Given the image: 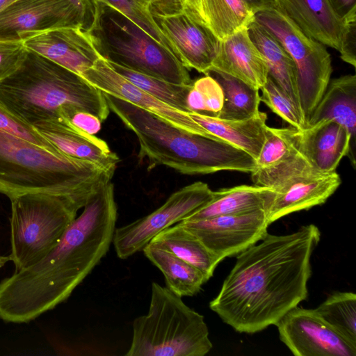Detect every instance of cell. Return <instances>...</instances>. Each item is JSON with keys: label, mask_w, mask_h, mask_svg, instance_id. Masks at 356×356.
<instances>
[{"label": "cell", "mask_w": 356, "mask_h": 356, "mask_svg": "<svg viewBox=\"0 0 356 356\" xmlns=\"http://www.w3.org/2000/svg\"><path fill=\"white\" fill-rule=\"evenodd\" d=\"M320 238L313 224L286 235L267 233L237 254L210 309L238 332L275 325L307 298L311 257Z\"/></svg>", "instance_id": "cell-1"}, {"label": "cell", "mask_w": 356, "mask_h": 356, "mask_svg": "<svg viewBox=\"0 0 356 356\" xmlns=\"http://www.w3.org/2000/svg\"><path fill=\"white\" fill-rule=\"evenodd\" d=\"M58 245L42 260L0 282V319L29 323L65 301L108 252L118 216L114 186L88 199Z\"/></svg>", "instance_id": "cell-2"}, {"label": "cell", "mask_w": 356, "mask_h": 356, "mask_svg": "<svg viewBox=\"0 0 356 356\" xmlns=\"http://www.w3.org/2000/svg\"><path fill=\"white\" fill-rule=\"evenodd\" d=\"M104 95L110 111L137 137L138 158L147 160L148 170L163 165L195 175L223 170L251 173L256 169L255 159L242 149L179 129L129 102Z\"/></svg>", "instance_id": "cell-3"}, {"label": "cell", "mask_w": 356, "mask_h": 356, "mask_svg": "<svg viewBox=\"0 0 356 356\" xmlns=\"http://www.w3.org/2000/svg\"><path fill=\"white\" fill-rule=\"evenodd\" d=\"M0 105L31 125L60 118L73 107L104 121L110 109L104 93L81 75L28 50L21 65L0 81Z\"/></svg>", "instance_id": "cell-4"}, {"label": "cell", "mask_w": 356, "mask_h": 356, "mask_svg": "<svg viewBox=\"0 0 356 356\" xmlns=\"http://www.w3.org/2000/svg\"><path fill=\"white\" fill-rule=\"evenodd\" d=\"M114 173L0 131V193L9 199L25 193H47L70 198L83 208Z\"/></svg>", "instance_id": "cell-5"}, {"label": "cell", "mask_w": 356, "mask_h": 356, "mask_svg": "<svg viewBox=\"0 0 356 356\" xmlns=\"http://www.w3.org/2000/svg\"><path fill=\"white\" fill-rule=\"evenodd\" d=\"M95 3V19L86 33L100 58L172 83H193L188 70L167 47L120 11Z\"/></svg>", "instance_id": "cell-6"}, {"label": "cell", "mask_w": 356, "mask_h": 356, "mask_svg": "<svg viewBox=\"0 0 356 356\" xmlns=\"http://www.w3.org/2000/svg\"><path fill=\"white\" fill-rule=\"evenodd\" d=\"M212 348L204 316L152 282L147 314L133 322L127 356H204Z\"/></svg>", "instance_id": "cell-7"}, {"label": "cell", "mask_w": 356, "mask_h": 356, "mask_svg": "<svg viewBox=\"0 0 356 356\" xmlns=\"http://www.w3.org/2000/svg\"><path fill=\"white\" fill-rule=\"evenodd\" d=\"M11 203L9 259L15 271L45 258L58 245L82 207L60 195L33 193L10 198Z\"/></svg>", "instance_id": "cell-8"}, {"label": "cell", "mask_w": 356, "mask_h": 356, "mask_svg": "<svg viewBox=\"0 0 356 356\" xmlns=\"http://www.w3.org/2000/svg\"><path fill=\"white\" fill-rule=\"evenodd\" d=\"M254 17L280 42L296 65L300 108L307 124L330 81V55L325 45L303 33L277 8L259 10Z\"/></svg>", "instance_id": "cell-9"}, {"label": "cell", "mask_w": 356, "mask_h": 356, "mask_svg": "<svg viewBox=\"0 0 356 356\" xmlns=\"http://www.w3.org/2000/svg\"><path fill=\"white\" fill-rule=\"evenodd\" d=\"M213 197L208 184L195 182L174 192L151 213L115 228L113 243L118 257L125 259L142 250L159 233L184 220Z\"/></svg>", "instance_id": "cell-10"}, {"label": "cell", "mask_w": 356, "mask_h": 356, "mask_svg": "<svg viewBox=\"0 0 356 356\" xmlns=\"http://www.w3.org/2000/svg\"><path fill=\"white\" fill-rule=\"evenodd\" d=\"M220 261L258 243L268 233L266 210L179 222Z\"/></svg>", "instance_id": "cell-11"}, {"label": "cell", "mask_w": 356, "mask_h": 356, "mask_svg": "<svg viewBox=\"0 0 356 356\" xmlns=\"http://www.w3.org/2000/svg\"><path fill=\"white\" fill-rule=\"evenodd\" d=\"M275 325L280 340L296 356L356 355V346L336 332L315 309L296 306Z\"/></svg>", "instance_id": "cell-12"}, {"label": "cell", "mask_w": 356, "mask_h": 356, "mask_svg": "<svg viewBox=\"0 0 356 356\" xmlns=\"http://www.w3.org/2000/svg\"><path fill=\"white\" fill-rule=\"evenodd\" d=\"M153 17L174 54L188 70L205 74L211 68L220 40L202 18L187 8L177 14Z\"/></svg>", "instance_id": "cell-13"}, {"label": "cell", "mask_w": 356, "mask_h": 356, "mask_svg": "<svg viewBox=\"0 0 356 356\" xmlns=\"http://www.w3.org/2000/svg\"><path fill=\"white\" fill-rule=\"evenodd\" d=\"M60 27H90L69 0H17L0 13V40Z\"/></svg>", "instance_id": "cell-14"}, {"label": "cell", "mask_w": 356, "mask_h": 356, "mask_svg": "<svg viewBox=\"0 0 356 356\" xmlns=\"http://www.w3.org/2000/svg\"><path fill=\"white\" fill-rule=\"evenodd\" d=\"M81 76L102 92L129 102L184 131L203 135L190 113L177 110L149 95L115 72L99 58Z\"/></svg>", "instance_id": "cell-15"}, {"label": "cell", "mask_w": 356, "mask_h": 356, "mask_svg": "<svg viewBox=\"0 0 356 356\" xmlns=\"http://www.w3.org/2000/svg\"><path fill=\"white\" fill-rule=\"evenodd\" d=\"M27 50L79 75L100 58L88 33L80 28L60 27L19 35Z\"/></svg>", "instance_id": "cell-16"}, {"label": "cell", "mask_w": 356, "mask_h": 356, "mask_svg": "<svg viewBox=\"0 0 356 356\" xmlns=\"http://www.w3.org/2000/svg\"><path fill=\"white\" fill-rule=\"evenodd\" d=\"M341 183L339 175L334 171L300 176L277 186L266 209L269 224L293 212L323 204Z\"/></svg>", "instance_id": "cell-17"}, {"label": "cell", "mask_w": 356, "mask_h": 356, "mask_svg": "<svg viewBox=\"0 0 356 356\" xmlns=\"http://www.w3.org/2000/svg\"><path fill=\"white\" fill-rule=\"evenodd\" d=\"M33 127L68 156L94 163L114 172L120 161L104 140L81 130L64 118L40 122Z\"/></svg>", "instance_id": "cell-18"}, {"label": "cell", "mask_w": 356, "mask_h": 356, "mask_svg": "<svg viewBox=\"0 0 356 356\" xmlns=\"http://www.w3.org/2000/svg\"><path fill=\"white\" fill-rule=\"evenodd\" d=\"M275 8L306 35L323 45L339 49L346 23L328 0H274Z\"/></svg>", "instance_id": "cell-19"}, {"label": "cell", "mask_w": 356, "mask_h": 356, "mask_svg": "<svg viewBox=\"0 0 356 356\" xmlns=\"http://www.w3.org/2000/svg\"><path fill=\"white\" fill-rule=\"evenodd\" d=\"M211 69L235 76L259 90L265 84L268 76L266 62L250 39L248 29L220 40Z\"/></svg>", "instance_id": "cell-20"}, {"label": "cell", "mask_w": 356, "mask_h": 356, "mask_svg": "<svg viewBox=\"0 0 356 356\" xmlns=\"http://www.w3.org/2000/svg\"><path fill=\"white\" fill-rule=\"evenodd\" d=\"M323 120L343 126L350 136L347 155L355 166L356 76L348 74L330 81L318 104L312 113L307 127Z\"/></svg>", "instance_id": "cell-21"}, {"label": "cell", "mask_w": 356, "mask_h": 356, "mask_svg": "<svg viewBox=\"0 0 356 356\" xmlns=\"http://www.w3.org/2000/svg\"><path fill=\"white\" fill-rule=\"evenodd\" d=\"M350 136L341 124L323 120L300 131V148L318 171H336L341 160L348 155Z\"/></svg>", "instance_id": "cell-22"}, {"label": "cell", "mask_w": 356, "mask_h": 356, "mask_svg": "<svg viewBox=\"0 0 356 356\" xmlns=\"http://www.w3.org/2000/svg\"><path fill=\"white\" fill-rule=\"evenodd\" d=\"M191 118L201 127L203 135L234 145L254 159L261 151L267 127V115L259 112L245 120H229L218 117L190 113Z\"/></svg>", "instance_id": "cell-23"}, {"label": "cell", "mask_w": 356, "mask_h": 356, "mask_svg": "<svg viewBox=\"0 0 356 356\" xmlns=\"http://www.w3.org/2000/svg\"><path fill=\"white\" fill-rule=\"evenodd\" d=\"M275 193L273 188L257 185L222 188L213 191L211 201L183 220L193 221L218 216L266 210Z\"/></svg>", "instance_id": "cell-24"}, {"label": "cell", "mask_w": 356, "mask_h": 356, "mask_svg": "<svg viewBox=\"0 0 356 356\" xmlns=\"http://www.w3.org/2000/svg\"><path fill=\"white\" fill-rule=\"evenodd\" d=\"M248 32L266 62L268 75L302 112L298 90L297 70L289 54L280 42L255 19L248 26Z\"/></svg>", "instance_id": "cell-25"}, {"label": "cell", "mask_w": 356, "mask_h": 356, "mask_svg": "<svg viewBox=\"0 0 356 356\" xmlns=\"http://www.w3.org/2000/svg\"><path fill=\"white\" fill-rule=\"evenodd\" d=\"M142 250L164 275L166 287L181 298L195 296L208 281L194 266L161 246L149 242Z\"/></svg>", "instance_id": "cell-26"}, {"label": "cell", "mask_w": 356, "mask_h": 356, "mask_svg": "<svg viewBox=\"0 0 356 356\" xmlns=\"http://www.w3.org/2000/svg\"><path fill=\"white\" fill-rule=\"evenodd\" d=\"M150 243L161 246L200 270L209 280L221 261L179 222L163 230Z\"/></svg>", "instance_id": "cell-27"}, {"label": "cell", "mask_w": 356, "mask_h": 356, "mask_svg": "<svg viewBox=\"0 0 356 356\" xmlns=\"http://www.w3.org/2000/svg\"><path fill=\"white\" fill-rule=\"evenodd\" d=\"M204 74L214 79L222 91L223 104L218 118L229 120H245L260 112L259 89L217 70L210 69Z\"/></svg>", "instance_id": "cell-28"}, {"label": "cell", "mask_w": 356, "mask_h": 356, "mask_svg": "<svg viewBox=\"0 0 356 356\" xmlns=\"http://www.w3.org/2000/svg\"><path fill=\"white\" fill-rule=\"evenodd\" d=\"M200 4L204 21L220 40L248 29L255 19L245 0H200Z\"/></svg>", "instance_id": "cell-29"}, {"label": "cell", "mask_w": 356, "mask_h": 356, "mask_svg": "<svg viewBox=\"0 0 356 356\" xmlns=\"http://www.w3.org/2000/svg\"><path fill=\"white\" fill-rule=\"evenodd\" d=\"M108 64L119 74L149 95L177 110L190 113L187 97L193 83L189 85L172 83L115 64Z\"/></svg>", "instance_id": "cell-30"}, {"label": "cell", "mask_w": 356, "mask_h": 356, "mask_svg": "<svg viewBox=\"0 0 356 356\" xmlns=\"http://www.w3.org/2000/svg\"><path fill=\"white\" fill-rule=\"evenodd\" d=\"M315 309L342 337L356 346L355 293L334 292Z\"/></svg>", "instance_id": "cell-31"}, {"label": "cell", "mask_w": 356, "mask_h": 356, "mask_svg": "<svg viewBox=\"0 0 356 356\" xmlns=\"http://www.w3.org/2000/svg\"><path fill=\"white\" fill-rule=\"evenodd\" d=\"M323 173L315 168L300 147L282 161L269 167L257 168L251 172L254 185L275 189L298 177Z\"/></svg>", "instance_id": "cell-32"}, {"label": "cell", "mask_w": 356, "mask_h": 356, "mask_svg": "<svg viewBox=\"0 0 356 356\" xmlns=\"http://www.w3.org/2000/svg\"><path fill=\"white\" fill-rule=\"evenodd\" d=\"M300 145V130L293 127L273 128L267 126L264 143L255 159L256 169L272 166L282 161Z\"/></svg>", "instance_id": "cell-33"}, {"label": "cell", "mask_w": 356, "mask_h": 356, "mask_svg": "<svg viewBox=\"0 0 356 356\" xmlns=\"http://www.w3.org/2000/svg\"><path fill=\"white\" fill-rule=\"evenodd\" d=\"M223 104V94L218 83L209 75L193 82L187 97L190 113L218 117Z\"/></svg>", "instance_id": "cell-34"}, {"label": "cell", "mask_w": 356, "mask_h": 356, "mask_svg": "<svg viewBox=\"0 0 356 356\" xmlns=\"http://www.w3.org/2000/svg\"><path fill=\"white\" fill-rule=\"evenodd\" d=\"M261 102L288 122L291 127L304 130L307 127L305 117L294 102L268 75L261 88Z\"/></svg>", "instance_id": "cell-35"}, {"label": "cell", "mask_w": 356, "mask_h": 356, "mask_svg": "<svg viewBox=\"0 0 356 356\" xmlns=\"http://www.w3.org/2000/svg\"><path fill=\"white\" fill-rule=\"evenodd\" d=\"M93 1L106 3L120 11L174 54L171 44L154 20L149 6L140 0Z\"/></svg>", "instance_id": "cell-36"}, {"label": "cell", "mask_w": 356, "mask_h": 356, "mask_svg": "<svg viewBox=\"0 0 356 356\" xmlns=\"http://www.w3.org/2000/svg\"><path fill=\"white\" fill-rule=\"evenodd\" d=\"M0 131L42 147L56 154H63L33 125L22 121L0 105Z\"/></svg>", "instance_id": "cell-37"}, {"label": "cell", "mask_w": 356, "mask_h": 356, "mask_svg": "<svg viewBox=\"0 0 356 356\" xmlns=\"http://www.w3.org/2000/svg\"><path fill=\"white\" fill-rule=\"evenodd\" d=\"M27 51L21 39L0 40V81L18 69Z\"/></svg>", "instance_id": "cell-38"}, {"label": "cell", "mask_w": 356, "mask_h": 356, "mask_svg": "<svg viewBox=\"0 0 356 356\" xmlns=\"http://www.w3.org/2000/svg\"><path fill=\"white\" fill-rule=\"evenodd\" d=\"M60 118L73 125L90 134L97 133L101 128V121L94 115L88 112L70 107L60 112Z\"/></svg>", "instance_id": "cell-39"}, {"label": "cell", "mask_w": 356, "mask_h": 356, "mask_svg": "<svg viewBox=\"0 0 356 356\" xmlns=\"http://www.w3.org/2000/svg\"><path fill=\"white\" fill-rule=\"evenodd\" d=\"M341 58L353 67L356 66V19L346 23L345 30L338 50Z\"/></svg>", "instance_id": "cell-40"}, {"label": "cell", "mask_w": 356, "mask_h": 356, "mask_svg": "<svg viewBox=\"0 0 356 356\" xmlns=\"http://www.w3.org/2000/svg\"><path fill=\"white\" fill-rule=\"evenodd\" d=\"M186 8L185 0H153L150 6L152 15L160 16L177 14Z\"/></svg>", "instance_id": "cell-41"}, {"label": "cell", "mask_w": 356, "mask_h": 356, "mask_svg": "<svg viewBox=\"0 0 356 356\" xmlns=\"http://www.w3.org/2000/svg\"><path fill=\"white\" fill-rule=\"evenodd\" d=\"M334 13L345 22L356 19V0H328Z\"/></svg>", "instance_id": "cell-42"}, {"label": "cell", "mask_w": 356, "mask_h": 356, "mask_svg": "<svg viewBox=\"0 0 356 356\" xmlns=\"http://www.w3.org/2000/svg\"><path fill=\"white\" fill-rule=\"evenodd\" d=\"M82 14L90 29L92 27L97 13L96 3L93 0H69ZM89 29V30H90Z\"/></svg>", "instance_id": "cell-43"}, {"label": "cell", "mask_w": 356, "mask_h": 356, "mask_svg": "<svg viewBox=\"0 0 356 356\" xmlns=\"http://www.w3.org/2000/svg\"><path fill=\"white\" fill-rule=\"evenodd\" d=\"M254 13L259 10L275 8L274 0H245Z\"/></svg>", "instance_id": "cell-44"}, {"label": "cell", "mask_w": 356, "mask_h": 356, "mask_svg": "<svg viewBox=\"0 0 356 356\" xmlns=\"http://www.w3.org/2000/svg\"><path fill=\"white\" fill-rule=\"evenodd\" d=\"M185 1L186 8L195 15L203 19L201 10L200 0H185Z\"/></svg>", "instance_id": "cell-45"}, {"label": "cell", "mask_w": 356, "mask_h": 356, "mask_svg": "<svg viewBox=\"0 0 356 356\" xmlns=\"http://www.w3.org/2000/svg\"><path fill=\"white\" fill-rule=\"evenodd\" d=\"M17 0H0V13Z\"/></svg>", "instance_id": "cell-46"}, {"label": "cell", "mask_w": 356, "mask_h": 356, "mask_svg": "<svg viewBox=\"0 0 356 356\" xmlns=\"http://www.w3.org/2000/svg\"><path fill=\"white\" fill-rule=\"evenodd\" d=\"M140 1H142L143 3H145V5L149 6V8L153 1V0H140Z\"/></svg>", "instance_id": "cell-47"}]
</instances>
